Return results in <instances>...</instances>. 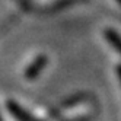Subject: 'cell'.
<instances>
[{"label":"cell","instance_id":"obj_2","mask_svg":"<svg viewBox=\"0 0 121 121\" xmlns=\"http://www.w3.org/2000/svg\"><path fill=\"white\" fill-rule=\"evenodd\" d=\"M0 121H2V118H0Z\"/></svg>","mask_w":121,"mask_h":121},{"label":"cell","instance_id":"obj_1","mask_svg":"<svg viewBox=\"0 0 121 121\" xmlns=\"http://www.w3.org/2000/svg\"><path fill=\"white\" fill-rule=\"evenodd\" d=\"M7 108L13 114V117L18 121H39L38 118H35L34 115H31L28 111H25L22 107H19L16 102H9L7 104Z\"/></svg>","mask_w":121,"mask_h":121}]
</instances>
